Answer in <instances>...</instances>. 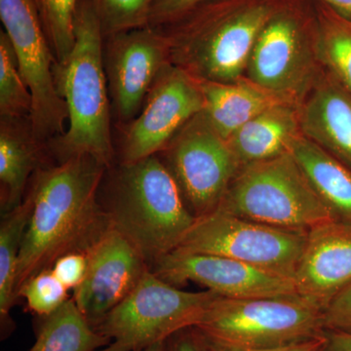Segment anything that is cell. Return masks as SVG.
Instances as JSON below:
<instances>
[{
  "label": "cell",
  "mask_w": 351,
  "mask_h": 351,
  "mask_svg": "<svg viewBox=\"0 0 351 351\" xmlns=\"http://www.w3.org/2000/svg\"><path fill=\"white\" fill-rule=\"evenodd\" d=\"M108 168L89 154L43 166L25 195L32 211L21 243L15 299L32 277L71 253L86 254L112 228L98 193Z\"/></svg>",
  "instance_id": "cell-1"
},
{
  "label": "cell",
  "mask_w": 351,
  "mask_h": 351,
  "mask_svg": "<svg viewBox=\"0 0 351 351\" xmlns=\"http://www.w3.org/2000/svg\"><path fill=\"white\" fill-rule=\"evenodd\" d=\"M284 0H209L164 27L170 64L196 80L245 76L263 27Z\"/></svg>",
  "instance_id": "cell-2"
},
{
  "label": "cell",
  "mask_w": 351,
  "mask_h": 351,
  "mask_svg": "<svg viewBox=\"0 0 351 351\" xmlns=\"http://www.w3.org/2000/svg\"><path fill=\"white\" fill-rule=\"evenodd\" d=\"M104 36L92 0H82L75 19V44L68 58L54 66L58 92L68 108L63 135L50 141L59 162L89 154L110 169L114 157L112 101L105 63Z\"/></svg>",
  "instance_id": "cell-3"
},
{
  "label": "cell",
  "mask_w": 351,
  "mask_h": 351,
  "mask_svg": "<svg viewBox=\"0 0 351 351\" xmlns=\"http://www.w3.org/2000/svg\"><path fill=\"white\" fill-rule=\"evenodd\" d=\"M105 209L112 228L136 247L149 267L178 248L196 219L157 156L121 163Z\"/></svg>",
  "instance_id": "cell-4"
},
{
  "label": "cell",
  "mask_w": 351,
  "mask_h": 351,
  "mask_svg": "<svg viewBox=\"0 0 351 351\" xmlns=\"http://www.w3.org/2000/svg\"><path fill=\"white\" fill-rule=\"evenodd\" d=\"M218 209L263 225L307 232L338 221L292 152L242 166Z\"/></svg>",
  "instance_id": "cell-5"
},
{
  "label": "cell",
  "mask_w": 351,
  "mask_h": 351,
  "mask_svg": "<svg viewBox=\"0 0 351 351\" xmlns=\"http://www.w3.org/2000/svg\"><path fill=\"white\" fill-rule=\"evenodd\" d=\"M207 338L248 350L282 348L326 335L323 311L299 295L217 298L195 327Z\"/></svg>",
  "instance_id": "cell-6"
},
{
  "label": "cell",
  "mask_w": 351,
  "mask_h": 351,
  "mask_svg": "<svg viewBox=\"0 0 351 351\" xmlns=\"http://www.w3.org/2000/svg\"><path fill=\"white\" fill-rule=\"evenodd\" d=\"M322 71L313 4L284 0L258 34L245 76L301 107Z\"/></svg>",
  "instance_id": "cell-7"
},
{
  "label": "cell",
  "mask_w": 351,
  "mask_h": 351,
  "mask_svg": "<svg viewBox=\"0 0 351 351\" xmlns=\"http://www.w3.org/2000/svg\"><path fill=\"white\" fill-rule=\"evenodd\" d=\"M218 297L210 290H180L149 269L133 292L95 328L112 339L96 351H138L166 341L195 327Z\"/></svg>",
  "instance_id": "cell-8"
},
{
  "label": "cell",
  "mask_w": 351,
  "mask_h": 351,
  "mask_svg": "<svg viewBox=\"0 0 351 351\" xmlns=\"http://www.w3.org/2000/svg\"><path fill=\"white\" fill-rule=\"evenodd\" d=\"M307 235V232L263 225L218 209L196 218L175 251L233 258L293 280Z\"/></svg>",
  "instance_id": "cell-9"
},
{
  "label": "cell",
  "mask_w": 351,
  "mask_h": 351,
  "mask_svg": "<svg viewBox=\"0 0 351 351\" xmlns=\"http://www.w3.org/2000/svg\"><path fill=\"white\" fill-rule=\"evenodd\" d=\"M162 152L165 165L195 218L218 210L241 168L228 138L203 110L176 134Z\"/></svg>",
  "instance_id": "cell-10"
},
{
  "label": "cell",
  "mask_w": 351,
  "mask_h": 351,
  "mask_svg": "<svg viewBox=\"0 0 351 351\" xmlns=\"http://www.w3.org/2000/svg\"><path fill=\"white\" fill-rule=\"evenodd\" d=\"M0 19L32 94V130L46 144L63 135L69 121L68 108L54 80L56 58L32 0H0Z\"/></svg>",
  "instance_id": "cell-11"
},
{
  "label": "cell",
  "mask_w": 351,
  "mask_h": 351,
  "mask_svg": "<svg viewBox=\"0 0 351 351\" xmlns=\"http://www.w3.org/2000/svg\"><path fill=\"white\" fill-rule=\"evenodd\" d=\"M204 107L197 80L173 64L164 66L142 110L127 124L121 163L136 162L162 152L176 134Z\"/></svg>",
  "instance_id": "cell-12"
},
{
  "label": "cell",
  "mask_w": 351,
  "mask_h": 351,
  "mask_svg": "<svg viewBox=\"0 0 351 351\" xmlns=\"http://www.w3.org/2000/svg\"><path fill=\"white\" fill-rule=\"evenodd\" d=\"M104 63L115 117L130 123L170 64L169 50L160 29L147 25L105 38Z\"/></svg>",
  "instance_id": "cell-13"
},
{
  "label": "cell",
  "mask_w": 351,
  "mask_h": 351,
  "mask_svg": "<svg viewBox=\"0 0 351 351\" xmlns=\"http://www.w3.org/2000/svg\"><path fill=\"white\" fill-rule=\"evenodd\" d=\"M86 257V276L73 299L95 329L133 292L151 267L136 247L112 228L89 249Z\"/></svg>",
  "instance_id": "cell-14"
},
{
  "label": "cell",
  "mask_w": 351,
  "mask_h": 351,
  "mask_svg": "<svg viewBox=\"0 0 351 351\" xmlns=\"http://www.w3.org/2000/svg\"><path fill=\"white\" fill-rule=\"evenodd\" d=\"M151 270L172 285L191 281L232 299L298 295L292 279L221 256L174 251Z\"/></svg>",
  "instance_id": "cell-15"
},
{
  "label": "cell",
  "mask_w": 351,
  "mask_h": 351,
  "mask_svg": "<svg viewBox=\"0 0 351 351\" xmlns=\"http://www.w3.org/2000/svg\"><path fill=\"white\" fill-rule=\"evenodd\" d=\"M293 281L300 297L324 311L351 282V223L334 221L309 230Z\"/></svg>",
  "instance_id": "cell-16"
},
{
  "label": "cell",
  "mask_w": 351,
  "mask_h": 351,
  "mask_svg": "<svg viewBox=\"0 0 351 351\" xmlns=\"http://www.w3.org/2000/svg\"><path fill=\"white\" fill-rule=\"evenodd\" d=\"M302 134L351 168V93L328 71L301 106Z\"/></svg>",
  "instance_id": "cell-17"
},
{
  "label": "cell",
  "mask_w": 351,
  "mask_h": 351,
  "mask_svg": "<svg viewBox=\"0 0 351 351\" xmlns=\"http://www.w3.org/2000/svg\"><path fill=\"white\" fill-rule=\"evenodd\" d=\"M44 147L34 135L31 119L0 117V201L3 213L24 200L32 178L43 166Z\"/></svg>",
  "instance_id": "cell-18"
},
{
  "label": "cell",
  "mask_w": 351,
  "mask_h": 351,
  "mask_svg": "<svg viewBox=\"0 0 351 351\" xmlns=\"http://www.w3.org/2000/svg\"><path fill=\"white\" fill-rule=\"evenodd\" d=\"M197 82L204 96L203 112L226 138L269 108L281 104H295L246 76L230 83Z\"/></svg>",
  "instance_id": "cell-19"
},
{
  "label": "cell",
  "mask_w": 351,
  "mask_h": 351,
  "mask_svg": "<svg viewBox=\"0 0 351 351\" xmlns=\"http://www.w3.org/2000/svg\"><path fill=\"white\" fill-rule=\"evenodd\" d=\"M302 135L301 107L285 103L257 115L228 140L242 167L291 152Z\"/></svg>",
  "instance_id": "cell-20"
},
{
  "label": "cell",
  "mask_w": 351,
  "mask_h": 351,
  "mask_svg": "<svg viewBox=\"0 0 351 351\" xmlns=\"http://www.w3.org/2000/svg\"><path fill=\"white\" fill-rule=\"evenodd\" d=\"M291 152L337 219L351 223V168L304 135Z\"/></svg>",
  "instance_id": "cell-21"
},
{
  "label": "cell",
  "mask_w": 351,
  "mask_h": 351,
  "mask_svg": "<svg viewBox=\"0 0 351 351\" xmlns=\"http://www.w3.org/2000/svg\"><path fill=\"white\" fill-rule=\"evenodd\" d=\"M34 332L29 351H96L112 343L90 325L73 298L49 315L38 316Z\"/></svg>",
  "instance_id": "cell-22"
},
{
  "label": "cell",
  "mask_w": 351,
  "mask_h": 351,
  "mask_svg": "<svg viewBox=\"0 0 351 351\" xmlns=\"http://www.w3.org/2000/svg\"><path fill=\"white\" fill-rule=\"evenodd\" d=\"M31 199L25 196L19 206L2 215L0 223V335L6 339L16 325L10 315L16 304L15 281L21 243L31 216Z\"/></svg>",
  "instance_id": "cell-23"
},
{
  "label": "cell",
  "mask_w": 351,
  "mask_h": 351,
  "mask_svg": "<svg viewBox=\"0 0 351 351\" xmlns=\"http://www.w3.org/2000/svg\"><path fill=\"white\" fill-rule=\"evenodd\" d=\"M313 8L321 66L351 93V18L322 2Z\"/></svg>",
  "instance_id": "cell-24"
},
{
  "label": "cell",
  "mask_w": 351,
  "mask_h": 351,
  "mask_svg": "<svg viewBox=\"0 0 351 351\" xmlns=\"http://www.w3.org/2000/svg\"><path fill=\"white\" fill-rule=\"evenodd\" d=\"M32 97L23 80L10 40L0 32V117L31 119Z\"/></svg>",
  "instance_id": "cell-25"
},
{
  "label": "cell",
  "mask_w": 351,
  "mask_h": 351,
  "mask_svg": "<svg viewBox=\"0 0 351 351\" xmlns=\"http://www.w3.org/2000/svg\"><path fill=\"white\" fill-rule=\"evenodd\" d=\"M43 23L57 63L68 58L75 44V19L82 0H32Z\"/></svg>",
  "instance_id": "cell-26"
},
{
  "label": "cell",
  "mask_w": 351,
  "mask_h": 351,
  "mask_svg": "<svg viewBox=\"0 0 351 351\" xmlns=\"http://www.w3.org/2000/svg\"><path fill=\"white\" fill-rule=\"evenodd\" d=\"M105 38L149 25L156 0H92Z\"/></svg>",
  "instance_id": "cell-27"
},
{
  "label": "cell",
  "mask_w": 351,
  "mask_h": 351,
  "mask_svg": "<svg viewBox=\"0 0 351 351\" xmlns=\"http://www.w3.org/2000/svg\"><path fill=\"white\" fill-rule=\"evenodd\" d=\"M68 291L49 269L32 277L21 289L18 299L24 298L29 311L36 316H46L68 301Z\"/></svg>",
  "instance_id": "cell-28"
},
{
  "label": "cell",
  "mask_w": 351,
  "mask_h": 351,
  "mask_svg": "<svg viewBox=\"0 0 351 351\" xmlns=\"http://www.w3.org/2000/svg\"><path fill=\"white\" fill-rule=\"evenodd\" d=\"M323 322L326 331L351 335V282L325 307Z\"/></svg>",
  "instance_id": "cell-29"
},
{
  "label": "cell",
  "mask_w": 351,
  "mask_h": 351,
  "mask_svg": "<svg viewBox=\"0 0 351 351\" xmlns=\"http://www.w3.org/2000/svg\"><path fill=\"white\" fill-rule=\"evenodd\" d=\"M209 0H156L152 6L149 25L161 27L172 24Z\"/></svg>",
  "instance_id": "cell-30"
},
{
  "label": "cell",
  "mask_w": 351,
  "mask_h": 351,
  "mask_svg": "<svg viewBox=\"0 0 351 351\" xmlns=\"http://www.w3.org/2000/svg\"><path fill=\"white\" fill-rule=\"evenodd\" d=\"M51 269L64 287L68 290H75L86 276V254L71 253L64 255L58 258Z\"/></svg>",
  "instance_id": "cell-31"
},
{
  "label": "cell",
  "mask_w": 351,
  "mask_h": 351,
  "mask_svg": "<svg viewBox=\"0 0 351 351\" xmlns=\"http://www.w3.org/2000/svg\"><path fill=\"white\" fill-rule=\"evenodd\" d=\"M201 336L204 339L205 343H206L210 351H324L327 341L326 332L325 336L320 337V338L309 339V341H302V343H295V345L282 346V348L248 350V348H235V346L219 343V341L203 336L202 334H201Z\"/></svg>",
  "instance_id": "cell-32"
},
{
  "label": "cell",
  "mask_w": 351,
  "mask_h": 351,
  "mask_svg": "<svg viewBox=\"0 0 351 351\" xmlns=\"http://www.w3.org/2000/svg\"><path fill=\"white\" fill-rule=\"evenodd\" d=\"M165 351H210L195 327L176 332L166 341Z\"/></svg>",
  "instance_id": "cell-33"
},
{
  "label": "cell",
  "mask_w": 351,
  "mask_h": 351,
  "mask_svg": "<svg viewBox=\"0 0 351 351\" xmlns=\"http://www.w3.org/2000/svg\"><path fill=\"white\" fill-rule=\"evenodd\" d=\"M324 351H351V335L327 331Z\"/></svg>",
  "instance_id": "cell-34"
},
{
  "label": "cell",
  "mask_w": 351,
  "mask_h": 351,
  "mask_svg": "<svg viewBox=\"0 0 351 351\" xmlns=\"http://www.w3.org/2000/svg\"><path fill=\"white\" fill-rule=\"evenodd\" d=\"M314 1L327 4L328 6L338 11L339 13L351 18V0H314Z\"/></svg>",
  "instance_id": "cell-35"
},
{
  "label": "cell",
  "mask_w": 351,
  "mask_h": 351,
  "mask_svg": "<svg viewBox=\"0 0 351 351\" xmlns=\"http://www.w3.org/2000/svg\"><path fill=\"white\" fill-rule=\"evenodd\" d=\"M167 341V339H166ZM166 341H157L154 345L138 351H165Z\"/></svg>",
  "instance_id": "cell-36"
}]
</instances>
